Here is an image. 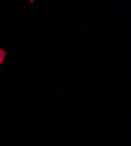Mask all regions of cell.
<instances>
[{"mask_svg": "<svg viewBox=\"0 0 131 146\" xmlns=\"http://www.w3.org/2000/svg\"><path fill=\"white\" fill-rule=\"evenodd\" d=\"M8 54V52L3 48L0 47V65H2L4 63L5 58Z\"/></svg>", "mask_w": 131, "mask_h": 146, "instance_id": "6da1fadb", "label": "cell"}]
</instances>
